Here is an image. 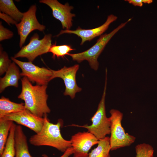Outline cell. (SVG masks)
Instances as JSON below:
<instances>
[{"label": "cell", "instance_id": "1", "mask_svg": "<svg viewBox=\"0 0 157 157\" xmlns=\"http://www.w3.org/2000/svg\"><path fill=\"white\" fill-rule=\"evenodd\" d=\"M21 82L22 91L18 98L24 101L25 108L40 117L50 113L51 110L47 103V85H33L26 77L22 79Z\"/></svg>", "mask_w": 157, "mask_h": 157}, {"label": "cell", "instance_id": "2", "mask_svg": "<svg viewBox=\"0 0 157 157\" xmlns=\"http://www.w3.org/2000/svg\"><path fill=\"white\" fill-rule=\"evenodd\" d=\"M44 122L40 131L32 135L29 139L30 143L34 146H48L64 152L71 147L70 140L64 139L60 133V128L63 121L60 119L57 123L51 122L47 115L44 117Z\"/></svg>", "mask_w": 157, "mask_h": 157}, {"label": "cell", "instance_id": "3", "mask_svg": "<svg viewBox=\"0 0 157 157\" xmlns=\"http://www.w3.org/2000/svg\"><path fill=\"white\" fill-rule=\"evenodd\" d=\"M107 84V73H106L103 95L96 112L90 119L92 124L90 125H79L73 124L71 125L86 129L88 131L93 135L99 140L103 139L107 135L110 134V121L109 117H107L106 116L105 104Z\"/></svg>", "mask_w": 157, "mask_h": 157}, {"label": "cell", "instance_id": "4", "mask_svg": "<svg viewBox=\"0 0 157 157\" xmlns=\"http://www.w3.org/2000/svg\"><path fill=\"white\" fill-rule=\"evenodd\" d=\"M131 18L126 22L122 23L108 33H105L100 37L96 42L88 49L83 52L76 53H69L72 60L80 63L84 60H87L91 67L95 70H97L99 66L98 58L106 44L114 35L123 28L131 20Z\"/></svg>", "mask_w": 157, "mask_h": 157}, {"label": "cell", "instance_id": "5", "mask_svg": "<svg viewBox=\"0 0 157 157\" xmlns=\"http://www.w3.org/2000/svg\"><path fill=\"white\" fill-rule=\"evenodd\" d=\"M110 143L111 151L128 147L135 141L136 138L126 133L122 125L123 114L119 110L112 109L110 111Z\"/></svg>", "mask_w": 157, "mask_h": 157}, {"label": "cell", "instance_id": "6", "mask_svg": "<svg viewBox=\"0 0 157 157\" xmlns=\"http://www.w3.org/2000/svg\"><path fill=\"white\" fill-rule=\"evenodd\" d=\"M51 37V34H48L39 40V35L35 33L31 37L29 43L22 47L13 57L15 58H25L28 61L32 62L38 56L49 52L52 45Z\"/></svg>", "mask_w": 157, "mask_h": 157}, {"label": "cell", "instance_id": "7", "mask_svg": "<svg viewBox=\"0 0 157 157\" xmlns=\"http://www.w3.org/2000/svg\"><path fill=\"white\" fill-rule=\"evenodd\" d=\"M11 59L21 69V76L27 78L30 81L36 83L37 85H47L51 80L53 73L51 69L37 66L31 62H23L14 57Z\"/></svg>", "mask_w": 157, "mask_h": 157}, {"label": "cell", "instance_id": "8", "mask_svg": "<svg viewBox=\"0 0 157 157\" xmlns=\"http://www.w3.org/2000/svg\"><path fill=\"white\" fill-rule=\"evenodd\" d=\"M36 10V5L31 6L27 11L23 13V16L20 22L15 25L20 37V48L23 47L28 36L32 31L37 30L42 32L45 29L46 26L40 24L37 19Z\"/></svg>", "mask_w": 157, "mask_h": 157}, {"label": "cell", "instance_id": "9", "mask_svg": "<svg viewBox=\"0 0 157 157\" xmlns=\"http://www.w3.org/2000/svg\"><path fill=\"white\" fill-rule=\"evenodd\" d=\"M79 68V65L76 64L69 67L64 66L58 70L51 69L53 73L51 80L57 77L62 79L65 86L64 94L69 96L72 99L75 97L77 92L82 90L77 85L76 81V74Z\"/></svg>", "mask_w": 157, "mask_h": 157}, {"label": "cell", "instance_id": "10", "mask_svg": "<svg viewBox=\"0 0 157 157\" xmlns=\"http://www.w3.org/2000/svg\"><path fill=\"white\" fill-rule=\"evenodd\" d=\"M70 141L74 150L73 157H88L90 150L98 144L99 140L87 131L78 132L71 136Z\"/></svg>", "mask_w": 157, "mask_h": 157}, {"label": "cell", "instance_id": "11", "mask_svg": "<svg viewBox=\"0 0 157 157\" xmlns=\"http://www.w3.org/2000/svg\"><path fill=\"white\" fill-rule=\"evenodd\" d=\"M0 119L12 121L19 125L28 128L36 133L40 131L44 122V117H38L26 109L9 114Z\"/></svg>", "mask_w": 157, "mask_h": 157}, {"label": "cell", "instance_id": "12", "mask_svg": "<svg viewBox=\"0 0 157 157\" xmlns=\"http://www.w3.org/2000/svg\"><path fill=\"white\" fill-rule=\"evenodd\" d=\"M39 2L50 7L53 17L60 21L63 29L70 30L72 26V18L76 16L71 12L73 6L68 3L62 4L57 0H40Z\"/></svg>", "mask_w": 157, "mask_h": 157}, {"label": "cell", "instance_id": "13", "mask_svg": "<svg viewBox=\"0 0 157 157\" xmlns=\"http://www.w3.org/2000/svg\"><path fill=\"white\" fill-rule=\"evenodd\" d=\"M117 19V16L111 14L108 16L104 23L97 28L86 29H82L78 26L76 30H62L56 36L58 37L64 33L75 34L81 38L80 45H82L85 42L90 41L96 37L101 35L108 29L110 25Z\"/></svg>", "mask_w": 157, "mask_h": 157}, {"label": "cell", "instance_id": "14", "mask_svg": "<svg viewBox=\"0 0 157 157\" xmlns=\"http://www.w3.org/2000/svg\"><path fill=\"white\" fill-rule=\"evenodd\" d=\"M15 157H33L28 149L27 137L20 125H16L14 134Z\"/></svg>", "mask_w": 157, "mask_h": 157}, {"label": "cell", "instance_id": "15", "mask_svg": "<svg viewBox=\"0 0 157 157\" xmlns=\"http://www.w3.org/2000/svg\"><path fill=\"white\" fill-rule=\"evenodd\" d=\"M16 64L14 62H12L6 72L5 76L0 78V93L8 86L18 87V81L21 76L19 68Z\"/></svg>", "mask_w": 157, "mask_h": 157}, {"label": "cell", "instance_id": "16", "mask_svg": "<svg viewBox=\"0 0 157 157\" xmlns=\"http://www.w3.org/2000/svg\"><path fill=\"white\" fill-rule=\"evenodd\" d=\"M25 109L23 103L12 102L4 96L0 99V118L9 114L18 112Z\"/></svg>", "mask_w": 157, "mask_h": 157}, {"label": "cell", "instance_id": "17", "mask_svg": "<svg viewBox=\"0 0 157 157\" xmlns=\"http://www.w3.org/2000/svg\"><path fill=\"white\" fill-rule=\"evenodd\" d=\"M0 10L18 22H20L23 16L24 13L19 11L12 0H0Z\"/></svg>", "mask_w": 157, "mask_h": 157}, {"label": "cell", "instance_id": "18", "mask_svg": "<svg viewBox=\"0 0 157 157\" xmlns=\"http://www.w3.org/2000/svg\"><path fill=\"white\" fill-rule=\"evenodd\" d=\"M110 137L106 136L99 140L97 147L89 153L88 157H110Z\"/></svg>", "mask_w": 157, "mask_h": 157}, {"label": "cell", "instance_id": "19", "mask_svg": "<svg viewBox=\"0 0 157 157\" xmlns=\"http://www.w3.org/2000/svg\"><path fill=\"white\" fill-rule=\"evenodd\" d=\"M14 122L0 119V155L3 153Z\"/></svg>", "mask_w": 157, "mask_h": 157}, {"label": "cell", "instance_id": "20", "mask_svg": "<svg viewBox=\"0 0 157 157\" xmlns=\"http://www.w3.org/2000/svg\"><path fill=\"white\" fill-rule=\"evenodd\" d=\"M16 125L13 123L4 150L0 157L15 156L14 134Z\"/></svg>", "mask_w": 157, "mask_h": 157}, {"label": "cell", "instance_id": "21", "mask_svg": "<svg viewBox=\"0 0 157 157\" xmlns=\"http://www.w3.org/2000/svg\"><path fill=\"white\" fill-rule=\"evenodd\" d=\"M56 43L52 44L50 48L49 52L53 54L52 57L54 59L56 56L58 58L63 57L68 55L70 51L75 50L71 46L68 45H57Z\"/></svg>", "mask_w": 157, "mask_h": 157}, {"label": "cell", "instance_id": "22", "mask_svg": "<svg viewBox=\"0 0 157 157\" xmlns=\"http://www.w3.org/2000/svg\"><path fill=\"white\" fill-rule=\"evenodd\" d=\"M135 157H153L154 149L149 144H140L135 147Z\"/></svg>", "mask_w": 157, "mask_h": 157}, {"label": "cell", "instance_id": "23", "mask_svg": "<svg viewBox=\"0 0 157 157\" xmlns=\"http://www.w3.org/2000/svg\"><path fill=\"white\" fill-rule=\"evenodd\" d=\"M12 63L11 60L9 58L7 53L3 50L0 45V75H2L7 71Z\"/></svg>", "mask_w": 157, "mask_h": 157}, {"label": "cell", "instance_id": "24", "mask_svg": "<svg viewBox=\"0 0 157 157\" xmlns=\"http://www.w3.org/2000/svg\"><path fill=\"white\" fill-rule=\"evenodd\" d=\"M13 32L5 28L2 25L1 22H0V41L10 39L13 36Z\"/></svg>", "mask_w": 157, "mask_h": 157}, {"label": "cell", "instance_id": "25", "mask_svg": "<svg viewBox=\"0 0 157 157\" xmlns=\"http://www.w3.org/2000/svg\"><path fill=\"white\" fill-rule=\"evenodd\" d=\"M0 18L9 25L10 24L15 25L18 23L10 16L1 12H0Z\"/></svg>", "mask_w": 157, "mask_h": 157}, {"label": "cell", "instance_id": "26", "mask_svg": "<svg viewBox=\"0 0 157 157\" xmlns=\"http://www.w3.org/2000/svg\"><path fill=\"white\" fill-rule=\"evenodd\" d=\"M130 4L135 6L141 7L142 6L143 3L150 4L153 2L152 0H125Z\"/></svg>", "mask_w": 157, "mask_h": 157}, {"label": "cell", "instance_id": "27", "mask_svg": "<svg viewBox=\"0 0 157 157\" xmlns=\"http://www.w3.org/2000/svg\"><path fill=\"white\" fill-rule=\"evenodd\" d=\"M74 153V150L72 147H70L68 148L64 152V154L60 157H69L71 155L73 154ZM43 157H49V156L45 154H43L42 155Z\"/></svg>", "mask_w": 157, "mask_h": 157}]
</instances>
